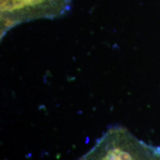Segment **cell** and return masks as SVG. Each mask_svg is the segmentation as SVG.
I'll return each instance as SVG.
<instances>
[{
	"instance_id": "2",
	"label": "cell",
	"mask_w": 160,
	"mask_h": 160,
	"mask_svg": "<svg viewBox=\"0 0 160 160\" xmlns=\"http://www.w3.org/2000/svg\"><path fill=\"white\" fill-rule=\"evenodd\" d=\"M72 0H1V38L16 26L36 19L67 15Z\"/></svg>"
},
{
	"instance_id": "1",
	"label": "cell",
	"mask_w": 160,
	"mask_h": 160,
	"mask_svg": "<svg viewBox=\"0 0 160 160\" xmlns=\"http://www.w3.org/2000/svg\"><path fill=\"white\" fill-rule=\"evenodd\" d=\"M79 160H160V147L139 139L125 128L113 126Z\"/></svg>"
}]
</instances>
